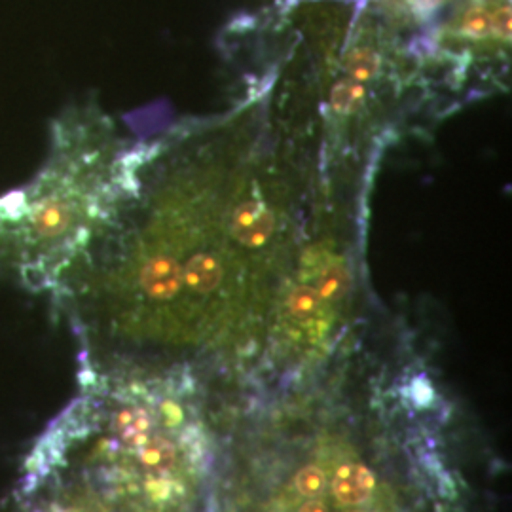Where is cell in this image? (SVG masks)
Here are the masks:
<instances>
[{"label":"cell","mask_w":512,"mask_h":512,"mask_svg":"<svg viewBox=\"0 0 512 512\" xmlns=\"http://www.w3.org/2000/svg\"><path fill=\"white\" fill-rule=\"evenodd\" d=\"M139 143L128 192L52 294L78 340V380L232 366L256 380L321 230L310 175L236 116Z\"/></svg>","instance_id":"6da1fadb"},{"label":"cell","mask_w":512,"mask_h":512,"mask_svg":"<svg viewBox=\"0 0 512 512\" xmlns=\"http://www.w3.org/2000/svg\"><path fill=\"white\" fill-rule=\"evenodd\" d=\"M211 404L186 374L80 382L23 461L19 512H215Z\"/></svg>","instance_id":"3957f363"},{"label":"cell","mask_w":512,"mask_h":512,"mask_svg":"<svg viewBox=\"0 0 512 512\" xmlns=\"http://www.w3.org/2000/svg\"><path fill=\"white\" fill-rule=\"evenodd\" d=\"M137 147L95 101L63 110L37 173L0 194V275L52 296L126 196Z\"/></svg>","instance_id":"277c9868"},{"label":"cell","mask_w":512,"mask_h":512,"mask_svg":"<svg viewBox=\"0 0 512 512\" xmlns=\"http://www.w3.org/2000/svg\"><path fill=\"white\" fill-rule=\"evenodd\" d=\"M511 46V0H458L431 33L429 61L433 69L459 71L476 63L505 65Z\"/></svg>","instance_id":"5b68a950"},{"label":"cell","mask_w":512,"mask_h":512,"mask_svg":"<svg viewBox=\"0 0 512 512\" xmlns=\"http://www.w3.org/2000/svg\"><path fill=\"white\" fill-rule=\"evenodd\" d=\"M215 512H488L475 429L420 359L368 330L241 389L217 421Z\"/></svg>","instance_id":"7a4b0ae2"}]
</instances>
